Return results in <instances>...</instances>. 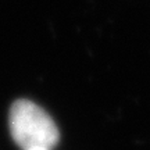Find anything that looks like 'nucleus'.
Instances as JSON below:
<instances>
[{
	"label": "nucleus",
	"mask_w": 150,
	"mask_h": 150,
	"mask_svg": "<svg viewBox=\"0 0 150 150\" xmlns=\"http://www.w3.org/2000/svg\"><path fill=\"white\" fill-rule=\"evenodd\" d=\"M10 132L22 150H52L59 143V128L36 103L20 99L10 108Z\"/></svg>",
	"instance_id": "nucleus-1"
}]
</instances>
